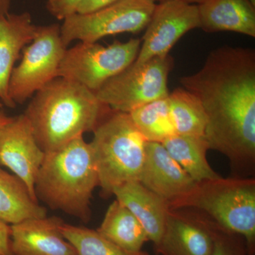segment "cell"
Masks as SVG:
<instances>
[{
	"label": "cell",
	"instance_id": "obj_1",
	"mask_svg": "<svg viewBox=\"0 0 255 255\" xmlns=\"http://www.w3.org/2000/svg\"><path fill=\"white\" fill-rule=\"evenodd\" d=\"M183 87L198 97L207 124L210 150L226 156L235 168L255 161V51L223 46L208 55L202 68L182 77Z\"/></svg>",
	"mask_w": 255,
	"mask_h": 255
},
{
	"label": "cell",
	"instance_id": "obj_2",
	"mask_svg": "<svg viewBox=\"0 0 255 255\" xmlns=\"http://www.w3.org/2000/svg\"><path fill=\"white\" fill-rule=\"evenodd\" d=\"M30 100L23 114L45 153L93 132L112 112L95 92L63 78L54 79Z\"/></svg>",
	"mask_w": 255,
	"mask_h": 255
},
{
	"label": "cell",
	"instance_id": "obj_3",
	"mask_svg": "<svg viewBox=\"0 0 255 255\" xmlns=\"http://www.w3.org/2000/svg\"><path fill=\"white\" fill-rule=\"evenodd\" d=\"M100 187L90 142L76 137L46 153L34 184L37 199L53 210L89 222L94 191Z\"/></svg>",
	"mask_w": 255,
	"mask_h": 255
},
{
	"label": "cell",
	"instance_id": "obj_4",
	"mask_svg": "<svg viewBox=\"0 0 255 255\" xmlns=\"http://www.w3.org/2000/svg\"><path fill=\"white\" fill-rule=\"evenodd\" d=\"M168 205L170 210H196L215 227L244 238L250 255H255L254 178L221 177L196 183Z\"/></svg>",
	"mask_w": 255,
	"mask_h": 255
},
{
	"label": "cell",
	"instance_id": "obj_5",
	"mask_svg": "<svg viewBox=\"0 0 255 255\" xmlns=\"http://www.w3.org/2000/svg\"><path fill=\"white\" fill-rule=\"evenodd\" d=\"M90 142L103 197L116 188L139 182L147 140L130 114L112 110L93 131Z\"/></svg>",
	"mask_w": 255,
	"mask_h": 255
},
{
	"label": "cell",
	"instance_id": "obj_6",
	"mask_svg": "<svg viewBox=\"0 0 255 255\" xmlns=\"http://www.w3.org/2000/svg\"><path fill=\"white\" fill-rule=\"evenodd\" d=\"M141 43L138 38L114 41L107 46L98 42H79L65 50L58 78L76 82L96 93L135 61Z\"/></svg>",
	"mask_w": 255,
	"mask_h": 255
},
{
	"label": "cell",
	"instance_id": "obj_7",
	"mask_svg": "<svg viewBox=\"0 0 255 255\" xmlns=\"http://www.w3.org/2000/svg\"><path fill=\"white\" fill-rule=\"evenodd\" d=\"M173 65V58L169 55L142 63L133 62L106 82L95 95L111 110L130 113L141 106L168 97V77Z\"/></svg>",
	"mask_w": 255,
	"mask_h": 255
},
{
	"label": "cell",
	"instance_id": "obj_8",
	"mask_svg": "<svg viewBox=\"0 0 255 255\" xmlns=\"http://www.w3.org/2000/svg\"><path fill=\"white\" fill-rule=\"evenodd\" d=\"M155 0H118L105 8L75 14L60 25L62 41L66 48L75 41L95 43L106 36L143 31L150 22Z\"/></svg>",
	"mask_w": 255,
	"mask_h": 255
},
{
	"label": "cell",
	"instance_id": "obj_9",
	"mask_svg": "<svg viewBox=\"0 0 255 255\" xmlns=\"http://www.w3.org/2000/svg\"><path fill=\"white\" fill-rule=\"evenodd\" d=\"M66 47L58 23L37 26L33 41L23 49L21 61L11 73L10 99L23 105L49 82L58 78Z\"/></svg>",
	"mask_w": 255,
	"mask_h": 255
},
{
	"label": "cell",
	"instance_id": "obj_10",
	"mask_svg": "<svg viewBox=\"0 0 255 255\" xmlns=\"http://www.w3.org/2000/svg\"><path fill=\"white\" fill-rule=\"evenodd\" d=\"M200 28L196 4L166 0L156 4L145 28L135 63H142L169 55L174 45L187 32Z\"/></svg>",
	"mask_w": 255,
	"mask_h": 255
},
{
	"label": "cell",
	"instance_id": "obj_11",
	"mask_svg": "<svg viewBox=\"0 0 255 255\" xmlns=\"http://www.w3.org/2000/svg\"><path fill=\"white\" fill-rule=\"evenodd\" d=\"M45 155L24 114L13 117L0 130V166L6 167L20 178L37 201L35 181Z\"/></svg>",
	"mask_w": 255,
	"mask_h": 255
},
{
	"label": "cell",
	"instance_id": "obj_12",
	"mask_svg": "<svg viewBox=\"0 0 255 255\" xmlns=\"http://www.w3.org/2000/svg\"><path fill=\"white\" fill-rule=\"evenodd\" d=\"M214 244V228L205 218L182 210H169L155 250L162 255H211Z\"/></svg>",
	"mask_w": 255,
	"mask_h": 255
},
{
	"label": "cell",
	"instance_id": "obj_13",
	"mask_svg": "<svg viewBox=\"0 0 255 255\" xmlns=\"http://www.w3.org/2000/svg\"><path fill=\"white\" fill-rule=\"evenodd\" d=\"M139 182L168 204L185 195L196 184L162 143L149 141Z\"/></svg>",
	"mask_w": 255,
	"mask_h": 255
},
{
	"label": "cell",
	"instance_id": "obj_14",
	"mask_svg": "<svg viewBox=\"0 0 255 255\" xmlns=\"http://www.w3.org/2000/svg\"><path fill=\"white\" fill-rule=\"evenodd\" d=\"M64 223L59 217L46 216L11 225L13 255H77L61 232Z\"/></svg>",
	"mask_w": 255,
	"mask_h": 255
},
{
	"label": "cell",
	"instance_id": "obj_15",
	"mask_svg": "<svg viewBox=\"0 0 255 255\" xmlns=\"http://www.w3.org/2000/svg\"><path fill=\"white\" fill-rule=\"evenodd\" d=\"M36 28L27 11L0 17V101L8 108L16 107L9 95L11 73L22 50L33 41Z\"/></svg>",
	"mask_w": 255,
	"mask_h": 255
},
{
	"label": "cell",
	"instance_id": "obj_16",
	"mask_svg": "<svg viewBox=\"0 0 255 255\" xmlns=\"http://www.w3.org/2000/svg\"><path fill=\"white\" fill-rule=\"evenodd\" d=\"M113 195L131 211L145 230L154 247L162 237L167 215L168 202L144 187L139 182L124 184L116 188Z\"/></svg>",
	"mask_w": 255,
	"mask_h": 255
},
{
	"label": "cell",
	"instance_id": "obj_17",
	"mask_svg": "<svg viewBox=\"0 0 255 255\" xmlns=\"http://www.w3.org/2000/svg\"><path fill=\"white\" fill-rule=\"evenodd\" d=\"M200 28L255 37V6L248 0H205L197 4Z\"/></svg>",
	"mask_w": 255,
	"mask_h": 255
},
{
	"label": "cell",
	"instance_id": "obj_18",
	"mask_svg": "<svg viewBox=\"0 0 255 255\" xmlns=\"http://www.w3.org/2000/svg\"><path fill=\"white\" fill-rule=\"evenodd\" d=\"M46 216L47 209L33 199L24 182L0 166V220L11 226Z\"/></svg>",
	"mask_w": 255,
	"mask_h": 255
},
{
	"label": "cell",
	"instance_id": "obj_19",
	"mask_svg": "<svg viewBox=\"0 0 255 255\" xmlns=\"http://www.w3.org/2000/svg\"><path fill=\"white\" fill-rule=\"evenodd\" d=\"M107 240L129 253H139L149 241L145 230L127 207L114 200L97 230Z\"/></svg>",
	"mask_w": 255,
	"mask_h": 255
},
{
	"label": "cell",
	"instance_id": "obj_20",
	"mask_svg": "<svg viewBox=\"0 0 255 255\" xmlns=\"http://www.w3.org/2000/svg\"><path fill=\"white\" fill-rule=\"evenodd\" d=\"M166 150L196 183L221 177L208 162L209 145L205 136L175 134L162 142Z\"/></svg>",
	"mask_w": 255,
	"mask_h": 255
},
{
	"label": "cell",
	"instance_id": "obj_21",
	"mask_svg": "<svg viewBox=\"0 0 255 255\" xmlns=\"http://www.w3.org/2000/svg\"><path fill=\"white\" fill-rule=\"evenodd\" d=\"M168 101L176 134L205 136L207 117L197 97L180 87L169 94Z\"/></svg>",
	"mask_w": 255,
	"mask_h": 255
},
{
	"label": "cell",
	"instance_id": "obj_22",
	"mask_svg": "<svg viewBox=\"0 0 255 255\" xmlns=\"http://www.w3.org/2000/svg\"><path fill=\"white\" fill-rule=\"evenodd\" d=\"M128 114L147 141L162 143L176 134L168 97L141 106Z\"/></svg>",
	"mask_w": 255,
	"mask_h": 255
},
{
	"label": "cell",
	"instance_id": "obj_23",
	"mask_svg": "<svg viewBox=\"0 0 255 255\" xmlns=\"http://www.w3.org/2000/svg\"><path fill=\"white\" fill-rule=\"evenodd\" d=\"M64 237L71 243L77 255H150L145 251L129 253L114 245L95 230L64 223Z\"/></svg>",
	"mask_w": 255,
	"mask_h": 255
},
{
	"label": "cell",
	"instance_id": "obj_24",
	"mask_svg": "<svg viewBox=\"0 0 255 255\" xmlns=\"http://www.w3.org/2000/svg\"><path fill=\"white\" fill-rule=\"evenodd\" d=\"M212 226L214 244L211 255H251L244 238Z\"/></svg>",
	"mask_w": 255,
	"mask_h": 255
},
{
	"label": "cell",
	"instance_id": "obj_25",
	"mask_svg": "<svg viewBox=\"0 0 255 255\" xmlns=\"http://www.w3.org/2000/svg\"><path fill=\"white\" fill-rule=\"evenodd\" d=\"M84 0H46V9L56 19L63 21L77 14Z\"/></svg>",
	"mask_w": 255,
	"mask_h": 255
},
{
	"label": "cell",
	"instance_id": "obj_26",
	"mask_svg": "<svg viewBox=\"0 0 255 255\" xmlns=\"http://www.w3.org/2000/svg\"><path fill=\"white\" fill-rule=\"evenodd\" d=\"M0 255H13L10 225L0 220Z\"/></svg>",
	"mask_w": 255,
	"mask_h": 255
},
{
	"label": "cell",
	"instance_id": "obj_27",
	"mask_svg": "<svg viewBox=\"0 0 255 255\" xmlns=\"http://www.w3.org/2000/svg\"><path fill=\"white\" fill-rule=\"evenodd\" d=\"M118 0H84L79 6L78 14H89L113 4Z\"/></svg>",
	"mask_w": 255,
	"mask_h": 255
},
{
	"label": "cell",
	"instance_id": "obj_28",
	"mask_svg": "<svg viewBox=\"0 0 255 255\" xmlns=\"http://www.w3.org/2000/svg\"><path fill=\"white\" fill-rule=\"evenodd\" d=\"M13 0H0V17L9 14Z\"/></svg>",
	"mask_w": 255,
	"mask_h": 255
},
{
	"label": "cell",
	"instance_id": "obj_29",
	"mask_svg": "<svg viewBox=\"0 0 255 255\" xmlns=\"http://www.w3.org/2000/svg\"><path fill=\"white\" fill-rule=\"evenodd\" d=\"M13 117H9L5 114L4 111L0 110V130L11 122Z\"/></svg>",
	"mask_w": 255,
	"mask_h": 255
},
{
	"label": "cell",
	"instance_id": "obj_30",
	"mask_svg": "<svg viewBox=\"0 0 255 255\" xmlns=\"http://www.w3.org/2000/svg\"><path fill=\"white\" fill-rule=\"evenodd\" d=\"M160 1H166V0H160ZM177 1H184V2L189 3V4L197 5L201 4V2H203V1H205V0H177Z\"/></svg>",
	"mask_w": 255,
	"mask_h": 255
},
{
	"label": "cell",
	"instance_id": "obj_31",
	"mask_svg": "<svg viewBox=\"0 0 255 255\" xmlns=\"http://www.w3.org/2000/svg\"><path fill=\"white\" fill-rule=\"evenodd\" d=\"M252 4L254 5L255 6V0H248Z\"/></svg>",
	"mask_w": 255,
	"mask_h": 255
},
{
	"label": "cell",
	"instance_id": "obj_32",
	"mask_svg": "<svg viewBox=\"0 0 255 255\" xmlns=\"http://www.w3.org/2000/svg\"><path fill=\"white\" fill-rule=\"evenodd\" d=\"M3 106L4 105H3V104L1 103V101H0V109L2 108Z\"/></svg>",
	"mask_w": 255,
	"mask_h": 255
}]
</instances>
